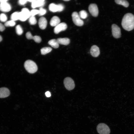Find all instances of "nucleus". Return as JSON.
<instances>
[{
  "label": "nucleus",
  "instance_id": "obj_15",
  "mask_svg": "<svg viewBox=\"0 0 134 134\" xmlns=\"http://www.w3.org/2000/svg\"><path fill=\"white\" fill-rule=\"evenodd\" d=\"M60 20L59 18L57 16L52 18L50 21V24L52 26H56L60 23Z\"/></svg>",
  "mask_w": 134,
  "mask_h": 134
},
{
  "label": "nucleus",
  "instance_id": "obj_1",
  "mask_svg": "<svg viewBox=\"0 0 134 134\" xmlns=\"http://www.w3.org/2000/svg\"><path fill=\"white\" fill-rule=\"evenodd\" d=\"M121 25L125 30L130 31L134 29V15L131 13H128L124 16Z\"/></svg>",
  "mask_w": 134,
  "mask_h": 134
},
{
  "label": "nucleus",
  "instance_id": "obj_32",
  "mask_svg": "<svg viewBox=\"0 0 134 134\" xmlns=\"http://www.w3.org/2000/svg\"><path fill=\"white\" fill-rule=\"evenodd\" d=\"M27 0H20L18 1L19 4L21 5H23L25 4L27 2Z\"/></svg>",
  "mask_w": 134,
  "mask_h": 134
},
{
  "label": "nucleus",
  "instance_id": "obj_12",
  "mask_svg": "<svg viewBox=\"0 0 134 134\" xmlns=\"http://www.w3.org/2000/svg\"><path fill=\"white\" fill-rule=\"evenodd\" d=\"M11 9L10 5L7 2L0 4V10L4 12H7Z\"/></svg>",
  "mask_w": 134,
  "mask_h": 134
},
{
  "label": "nucleus",
  "instance_id": "obj_14",
  "mask_svg": "<svg viewBox=\"0 0 134 134\" xmlns=\"http://www.w3.org/2000/svg\"><path fill=\"white\" fill-rule=\"evenodd\" d=\"M38 25L40 28L42 30L45 29L46 27L47 22L46 19L44 17L40 18L38 21Z\"/></svg>",
  "mask_w": 134,
  "mask_h": 134
},
{
  "label": "nucleus",
  "instance_id": "obj_36",
  "mask_svg": "<svg viewBox=\"0 0 134 134\" xmlns=\"http://www.w3.org/2000/svg\"><path fill=\"white\" fill-rule=\"evenodd\" d=\"M2 40V37L0 35V42H1Z\"/></svg>",
  "mask_w": 134,
  "mask_h": 134
},
{
  "label": "nucleus",
  "instance_id": "obj_30",
  "mask_svg": "<svg viewBox=\"0 0 134 134\" xmlns=\"http://www.w3.org/2000/svg\"><path fill=\"white\" fill-rule=\"evenodd\" d=\"M26 36L28 39H33V36L30 32H27L26 34Z\"/></svg>",
  "mask_w": 134,
  "mask_h": 134
},
{
  "label": "nucleus",
  "instance_id": "obj_24",
  "mask_svg": "<svg viewBox=\"0 0 134 134\" xmlns=\"http://www.w3.org/2000/svg\"><path fill=\"white\" fill-rule=\"evenodd\" d=\"M15 29L16 32L17 34L20 35L22 34L23 31L22 28L20 25H17Z\"/></svg>",
  "mask_w": 134,
  "mask_h": 134
},
{
  "label": "nucleus",
  "instance_id": "obj_11",
  "mask_svg": "<svg viewBox=\"0 0 134 134\" xmlns=\"http://www.w3.org/2000/svg\"><path fill=\"white\" fill-rule=\"evenodd\" d=\"M9 90L6 87H2L0 88V98H4L7 97L10 95Z\"/></svg>",
  "mask_w": 134,
  "mask_h": 134
},
{
  "label": "nucleus",
  "instance_id": "obj_22",
  "mask_svg": "<svg viewBox=\"0 0 134 134\" xmlns=\"http://www.w3.org/2000/svg\"><path fill=\"white\" fill-rule=\"evenodd\" d=\"M79 15L80 18L83 19L86 18L88 16L87 13L84 10H82L80 11Z\"/></svg>",
  "mask_w": 134,
  "mask_h": 134
},
{
  "label": "nucleus",
  "instance_id": "obj_20",
  "mask_svg": "<svg viewBox=\"0 0 134 134\" xmlns=\"http://www.w3.org/2000/svg\"><path fill=\"white\" fill-rule=\"evenodd\" d=\"M52 49L49 47H44L41 49V52L42 55H45L50 52L52 50Z\"/></svg>",
  "mask_w": 134,
  "mask_h": 134
},
{
  "label": "nucleus",
  "instance_id": "obj_13",
  "mask_svg": "<svg viewBox=\"0 0 134 134\" xmlns=\"http://www.w3.org/2000/svg\"><path fill=\"white\" fill-rule=\"evenodd\" d=\"M27 1L32 2V7L33 8L43 6L45 3V1L43 0H27Z\"/></svg>",
  "mask_w": 134,
  "mask_h": 134
},
{
  "label": "nucleus",
  "instance_id": "obj_23",
  "mask_svg": "<svg viewBox=\"0 0 134 134\" xmlns=\"http://www.w3.org/2000/svg\"><path fill=\"white\" fill-rule=\"evenodd\" d=\"M15 24V21L11 20L5 22L4 23V25L6 27H13L14 26Z\"/></svg>",
  "mask_w": 134,
  "mask_h": 134
},
{
  "label": "nucleus",
  "instance_id": "obj_26",
  "mask_svg": "<svg viewBox=\"0 0 134 134\" xmlns=\"http://www.w3.org/2000/svg\"><path fill=\"white\" fill-rule=\"evenodd\" d=\"M7 20V17L6 15L3 13L0 14V21L3 22H6Z\"/></svg>",
  "mask_w": 134,
  "mask_h": 134
},
{
  "label": "nucleus",
  "instance_id": "obj_28",
  "mask_svg": "<svg viewBox=\"0 0 134 134\" xmlns=\"http://www.w3.org/2000/svg\"><path fill=\"white\" fill-rule=\"evenodd\" d=\"M39 10V15L40 16H42L45 14L46 12V10L42 7L40 8Z\"/></svg>",
  "mask_w": 134,
  "mask_h": 134
},
{
  "label": "nucleus",
  "instance_id": "obj_5",
  "mask_svg": "<svg viewBox=\"0 0 134 134\" xmlns=\"http://www.w3.org/2000/svg\"><path fill=\"white\" fill-rule=\"evenodd\" d=\"M30 16V11L27 8H23L19 12V20L22 21H25Z\"/></svg>",
  "mask_w": 134,
  "mask_h": 134
},
{
  "label": "nucleus",
  "instance_id": "obj_37",
  "mask_svg": "<svg viewBox=\"0 0 134 134\" xmlns=\"http://www.w3.org/2000/svg\"><path fill=\"white\" fill-rule=\"evenodd\" d=\"M70 0H64V1H69Z\"/></svg>",
  "mask_w": 134,
  "mask_h": 134
},
{
  "label": "nucleus",
  "instance_id": "obj_21",
  "mask_svg": "<svg viewBox=\"0 0 134 134\" xmlns=\"http://www.w3.org/2000/svg\"><path fill=\"white\" fill-rule=\"evenodd\" d=\"M11 20L14 21L19 20V12H15L11 15Z\"/></svg>",
  "mask_w": 134,
  "mask_h": 134
},
{
  "label": "nucleus",
  "instance_id": "obj_9",
  "mask_svg": "<svg viewBox=\"0 0 134 134\" xmlns=\"http://www.w3.org/2000/svg\"><path fill=\"white\" fill-rule=\"evenodd\" d=\"M67 27L66 24L64 22L61 23L55 26L54 29V32L56 34H58L62 31L66 30Z\"/></svg>",
  "mask_w": 134,
  "mask_h": 134
},
{
  "label": "nucleus",
  "instance_id": "obj_33",
  "mask_svg": "<svg viewBox=\"0 0 134 134\" xmlns=\"http://www.w3.org/2000/svg\"><path fill=\"white\" fill-rule=\"evenodd\" d=\"M5 29V27L4 26L0 23V31H3Z\"/></svg>",
  "mask_w": 134,
  "mask_h": 134
},
{
  "label": "nucleus",
  "instance_id": "obj_19",
  "mask_svg": "<svg viewBox=\"0 0 134 134\" xmlns=\"http://www.w3.org/2000/svg\"><path fill=\"white\" fill-rule=\"evenodd\" d=\"M49 10L52 12H58L59 8L58 5L52 3L49 5Z\"/></svg>",
  "mask_w": 134,
  "mask_h": 134
},
{
  "label": "nucleus",
  "instance_id": "obj_6",
  "mask_svg": "<svg viewBox=\"0 0 134 134\" xmlns=\"http://www.w3.org/2000/svg\"><path fill=\"white\" fill-rule=\"evenodd\" d=\"M64 83L66 88L68 90L73 89L75 87V84L73 80L69 77L66 78L64 79Z\"/></svg>",
  "mask_w": 134,
  "mask_h": 134
},
{
  "label": "nucleus",
  "instance_id": "obj_29",
  "mask_svg": "<svg viewBox=\"0 0 134 134\" xmlns=\"http://www.w3.org/2000/svg\"><path fill=\"white\" fill-rule=\"evenodd\" d=\"M33 39L36 42L39 43L41 41V38L39 36L35 35L33 36Z\"/></svg>",
  "mask_w": 134,
  "mask_h": 134
},
{
  "label": "nucleus",
  "instance_id": "obj_3",
  "mask_svg": "<svg viewBox=\"0 0 134 134\" xmlns=\"http://www.w3.org/2000/svg\"><path fill=\"white\" fill-rule=\"evenodd\" d=\"M97 130L100 134H109L110 132L109 127L103 123L99 124L97 126Z\"/></svg>",
  "mask_w": 134,
  "mask_h": 134
},
{
  "label": "nucleus",
  "instance_id": "obj_2",
  "mask_svg": "<svg viewBox=\"0 0 134 134\" xmlns=\"http://www.w3.org/2000/svg\"><path fill=\"white\" fill-rule=\"evenodd\" d=\"M24 67L26 70L31 73H35L38 69L36 63L33 61L30 60H27L25 62Z\"/></svg>",
  "mask_w": 134,
  "mask_h": 134
},
{
  "label": "nucleus",
  "instance_id": "obj_8",
  "mask_svg": "<svg viewBox=\"0 0 134 134\" xmlns=\"http://www.w3.org/2000/svg\"><path fill=\"white\" fill-rule=\"evenodd\" d=\"M88 9L90 13L92 16L94 17H97L98 16L99 10L96 4H90L89 6Z\"/></svg>",
  "mask_w": 134,
  "mask_h": 134
},
{
  "label": "nucleus",
  "instance_id": "obj_17",
  "mask_svg": "<svg viewBox=\"0 0 134 134\" xmlns=\"http://www.w3.org/2000/svg\"><path fill=\"white\" fill-rule=\"evenodd\" d=\"M115 1L117 4L123 5L125 7H128L129 5V3L125 0H115Z\"/></svg>",
  "mask_w": 134,
  "mask_h": 134
},
{
  "label": "nucleus",
  "instance_id": "obj_18",
  "mask_svg": "<svg viewBox=\"0 0 134 134\" xmlns=\"http://www.w3.org/2000/svg\"><path fill=\"white\" fill-rule=\"evenodd\" d=\"M48 43L52 47L55 48H57L59 47V44L57 40L55 39L50 40L48 41Z\"/></svg>",
  "mask_w": 134,
  "mask_h": 134
},
{
  "label": "nucleus",
  "instance_id": "obj_27",
  "mask_svg": "<svg viewBox=\"0 0 134 134\" xmlns=\"http://www.w3.org/2000/svg\"><path fill=\"white\" fill-rule=\"evenodd\" d=\"M30 13L31 16H34L36 15L39 14V10L36 9H33L30 11Z\"/></svg>",
  "mask_w": 134,
  "mask_h": 134
},
{
  "label": "nucleus",
  "instance_id": "obj_7",
  "mask_svg": "<svg viewBox=\"0 0 134 134\" xmlns=\"http://www.w3.org/2000/svg\"><path fill=\"white\" fill-rule=\"evenodd\" d=\"M111 28L113 37L116 38H120L121 36L120 28L117 25L113 24L112 25Z\"/></svg>",
  "mask_w": 134,
  "mask_h": 134
},
{
  "label": "nucleus",
  "instance_id": "obj_35",
  "mask_svg": "<svg viewBox=\"0 0 134 134\" xmlns=\"http://www.w3.org/2000/svg\"><path fill=\"white\" fill-rule=\"evenodd\" d=\"M7 0H0V4L7 2Z\"/></svg>",
  "mask_w": 134,
  "mask_h": 134
},
{
  "label": "nucleus",
  "instance_id": "obj_25",
  "mask_svg": "<svg viewBox=\"0 0 134 134\" xmlns=\"http://www.w3.org/2000/svg\"><path fill=\"white\" fill-rule=\"evenodd\" d=\"M29 21L30 24L32 25L35 24L37 22L36 19L34 16H31Z\"/></svg>",
  "mask_w": 134,
  "mask_h": 134
},
{
  "label": "nucleus",
  "instance_id": "obj_10",
  "mask_svg": "<svg viewBox=\"0 0 134 134\" xmlns=\"http://www.w3.org/2000/svg\"><path fill=\"white\" fill-rule=\"evenodd\" d=\"M90 52L91 55L95 57H98L100 54L99 48L96 45L92 46L90 49Z\"/></svg>",
  "mask_w": 134,
  "mask_h": 134
},
{
  "label": "nucleus",
  "instance_id": "obj_34",
  "mask_svg": "<svg viewBox=\"0 0 134 134\" xmlns=\"http://www.w3.org/2000/svg\"><path fill=\"white\" fill-rule=\"evenodd\" d=\"M46 96L47 97H49L51 96L50 93L49 91H47L45 93Z\"/></svg>",
  "mask_w": 134,
  "mask_h": 134
},
{
  "label": "nucleus",
  "instance_id": "obj_4",
  "mask_svg": "<svg viewBox=\"0 0 134 134\" xmlns=\"http://www.w3.org/2000/svg\"><path fill=\"white\" fill-rule=\"evenodd\" d=\"M73 21L77 26H81L84 24L83 21L81 19L79 14L76 12H73L71 15Z\"/></svg>",
  "mask_w": 134,
  "mask_h": 134
},
{
  "label": "nucleus",
  "instance_id": "obj_16",
  "mask_svg": "<svg viewBox=\"0 0 134 134\" xmlns=\"http://www.w3.org/2000/svg\"><path fill=\"white\" fill-rule=\"evenodd\" d=\"M57 40L59 44L65 45H68L70 42L69 39L67 38H59Z\"/></svg>",
  "mask_w": 134,
  "mask_h": 134
},
{
  "label": "nucleus",
  "instance_id": "obj_31",
  "mask_svg": "<svg viewBox=\"0 0 134 134\" xmlns=\"http://www.w3.org/2000/svg\"><path fill=\"white\" fill-rule=\"evenodd\" d=\"M58 5L59 8L58 12L62 11L64 9V6L63 5L61 4H59Z\"/></svg>",
  "mask_w": 134,
  "mask_h": 134
}]
</instances>
